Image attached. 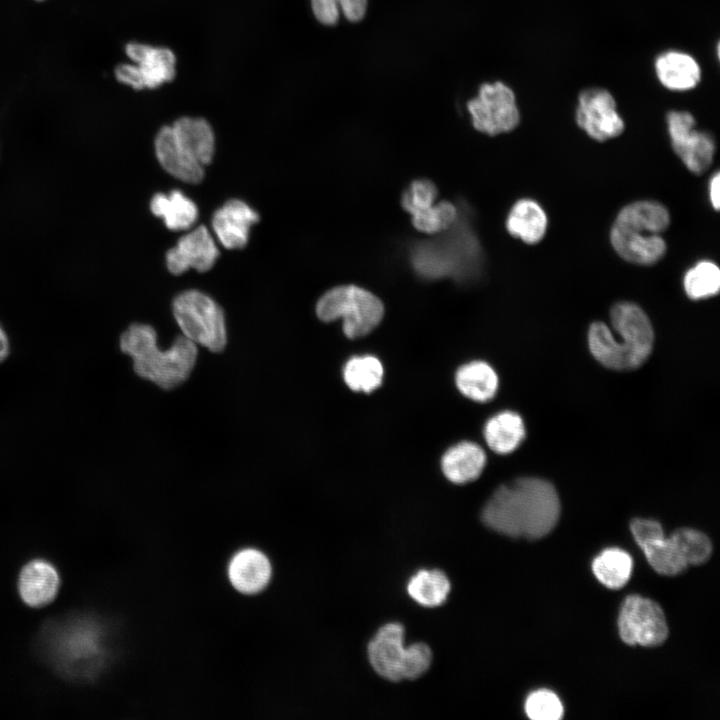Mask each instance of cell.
<instances>
[{
	"label": "cell",
	"mask_w": 720,
	"mask_h": 720,
	"mask_svg": "<svg viewBox=\"0 0 720 720\" xmlns=\"http://www.w3.org/2000/svg\"><path fill=\"white\" fill-rule=\"evenodd\" d=\"M560 501L547 480L523 477L497 488L482 510L490 529L514 538L538 539L556 525Z\"/></svg>",
	"instance_id": "6da1fadb"
},
{
	"label": "cell",
	"mask_w": 720,
	"mask_h": 720,
	"mask_svg": "<svg viewBox=\"0 0 720 720\" xmlns=\"http://www.w3.org/2000/svg\"><path fill=\"white\" fill-rule=\"evenodd\" d=\"M615 337L602 322H594L588 332V344L594 358L614 370L641 366L652 351L654 333L649 318L634 303L620 302L610 312Z\"/></svg>",
	"instance_id": "7a4b0ae2"
},
{
	"label": "cell",
	"mask_w": 720,
	"mask_h": 720,
	"mask_svg": "<svg viewBox=\"0 0 720 720\" xmlns=\"http://www.w3.org/2000/svg\"><path fill=\"white\" fill-rule=\"evenodd\" d=\"M119 346L133 360L135 373L162 389H173L190 376L196 360L197 347L184 335L177 336L171 347L157 346L155 329L148 324H131L120 336Z\"/></svg>",
	"instance_id": "3957f363"
},
{
	"label": "cell",
	"mask_w": 720,
	"mask_h": 720,
	"mask_svg": "<svg viewBox=\"0 0 720 720\" xmlns=\"http://www.w3.org/2000/svg\"><path fill=\"white\" fill-rule=\"evenodd\" d=\"M41 640L49 659L70 676L90 678L107 658L103 631L88 617L72 616L51 622Z\"/></svg>",
	"instance_id": "277c9868"
},
{
	"label": "cell",
	"mask_w": 720,
	"mask_h": 720,
	"mask_svg": "<svg viewBox=\"0 0 720 720\" xmlns=\"http://www.w3.org/2000/svg\"><path fill=\"white\" fill-rule=\"evenodd\" d=\"M316 314L324 322L341 318L343 331L354 339L367 335L384 315L381 300L361 287L341 285L328 290L316 304Z\"/></svg>",
	"instance_id": "5b68a950"
},
{
	"label": "cell",
	"mask_w": 720,
	"mask_h": 720,
	"mask_svg": "<svg viewBox=\"0 0 720 720\" xmlns=\"http://www.w3.org/2000/svg\"><path fill=\"white\" fill-rule=\"evenodd\" d=\"M172 311L186 338L212 352L225 348L224 312L210 296L198 290L183 291L174 298Z\"/></svg>",
	"instance_id": "8992f818"
},
{
	"label": "cell",
	"mask_w": 720,
	"mask_h": 720,
	"mask_svg": "<svg viewBox=\"0 0 720 720\" xmlns=\"http://www.w3.org/2000/svg\"><path fill=\"white\" fill-rule=\"evenodd\" d=\"M467 107L474 128L491 136L512 131L520 121L515 95L502 82L484 83Z\"/></svg>",
	"instance_id": "52a82bcc"
},
{
	"label": "cell",
	"mask_w": 720,
	"mask_h": 720,
	"mask_svg": "<svg viewBox=\"0 0 720 720\" xmlns=\"http://www.w3.org/2000/svg\"><path fill=\"white\" fill-rule=\"evenodd\" d=\"M621 639L629 644L657 646L668 636V627L661 607L639 595L625 598L618 617Z\"/></svg>",
	"instance_id": "ba28073f"
},
{
	"label": "cell",
	"mask_w": 720,
	"mask_h": 720,
	"mask_svg": "<svg viewBox=\"0 0 720 720\" xmlns=\"http://www.w3.org/2000/svg\"><path fill=\"white\" fill-rule=\"evenodd\" d=\"M672 148L685 166L695 174L706 171L713 161L715 142L697 131L694 117L686 111H670L666 117Z\"/></svg>",
	"instance_id": "9c48e42d"
},
{
	"label": "cell",
	"mask_w": 720,
	"mask_h": 720,
	"mask_svg": "<svg viewBox=\"0 0 720 720\" xmlns=\"http://www.w3.org/2000/svg\"><path fill=\"white\" fill-rule=\"evenodd\" d=\"M576 122L597 141L615 138L624 130L613 96L602 88L585 89L579 94Z\"/></svg>",
	"instance_id": "30bf717a"
},
{
	"label": "cell",
	"mask_w": 720,
	"mask_h": 720,
	"mask_svg": "<svg viewBox=\"0 0 720 720\" xmlns=\"http://www.w3.org/2000/svg\"><path fill=\"white\" fill-rule=\"evenodd\" d=\"M407 656L404 627L399 623L382 626L368 644L371 666L381 677L393 682L405 679Z\"/></svg>",
	"instance_id": "8fae6325"
},
{
	"label": "cell",
	"mask_w": 720,
	"mask_h": 720,
	"mask_svg": "<svg viewBox=\"0 0 720 720\" xmlns=\"http://www.w3.org/2000/svg\"><path fill=\"white\" fill-rule=\"evenodd\" d=\"M219 256L215 241L205 226H199L182 236L166 253L168 270L179 275L193 268L205 272L212 268Z\"/></svg>",
	"instance_id": "7c38bea8"
},
{
	"label": "cell",
	"mask_w": 720,
	"mask_h": 720,
	"mask_svg": "<svg viewBox=\"0 0 720 720\" xmlns=\"http://www.w3.org/2000/svg\"><path fill=\"white\" fill-rule=\"evenodd\" d=\"M258 220V213L247 203L230 199L213 214L212 228L225 248L242 249L248 242L251 226Z\"/></svg>",
	"instance_id": "4fadbf2b"
},
{
	"label": "cell",
	"mask_w": 720,
	"mask_h": 720,
	"mask_svg": "<svg viewBox=\"0 0 720 720\" xmlns=\"http://www.w3.org/2000/svg\"><path fill=\"white\" fill-rule=\"evenodd\" d=\"M59 587L58 571L47 560H31L20 571L18 592L29 607L41 608L50 604L56 598Z\"/></svg>",
	"instance_id": "5bb4252c"
},
{
	"label": "cell",
	"mask_w": 720,
	"mask_h": 720,
	"mask_svg": "<svg viewBox=\"0 0 720 720\" xmlns=\"http://www.w3.org/2000/svg\"><path fill=\"white\" fill-rule=\"evenodd\" d=\"M125 51L136 66L144 88H156L174 78L176 58L170 49L131 42Z\"/></svg>",
	"instance_id": "9a60e30c"
},
{
	"label": "cell",
	"mask_w": 720,
	"mask_h": 720,
	"mask_svg": "<svg viewBox=\"0 0 720 720\" xmlns=\"http://www.w3.org/2000/svg\"><path fill=\"white\" fill-rule=\"evenodd\" d=\"M272 566L260 550L246 548L238 551L228 565V578L232 586L244 594L262 591L269 583Z\"/></svg>",
	"instance_id": "2e32d148"
},
{
	"label": "cell",
	"mask_w": 720,
	"mask_h": 720,
	"mask_svg": "<svg viewBox=\"0 0 720 720\" xmlns=\"http://www.w3.org/2000/svg\"><path fill=\"white\" fill-rule=\"evenodd\" d=\"M610 240L614 250L625 260L650 265L660 260L666 243L659 234L647 233L614 224Z\"/></svg>",
	"instance_id": "e0dca14e"
},
{
	"label": "cell",
	"mask_w": 720,
	"mask_h": 720,
	"mask_svg": "<svg viewBox=\"0 0 720 720\" xmlns=\"http://www.w3.org/2000/svg\"><path fill=\"white\" fill-rule=\"evenodd\" d=\"M155 152L161 166L175 178L188 183L202 180L203 165L180 146L171 126L159 130L155 138Z\"/></svg>",
	"instance_id": "ac0fdd59"
},
{
	"label": "cell",
	"mask_w": 720,
	"mask_h": 720,
	"mask_svg": "<svg viewBox=\"0 0 720 720\" xmlns=\"http://www.w3.org/2000/svg\"><path fill=\"white\" fill-rule=\"evenodd\" d=\"M486 463L483 449L477 444L463 441L450 447L442 456L441 467L448 480L464 484L477 479Z\"/></svg>",
	"instance_id": "d6986e66"
},
{
	"label": "cell",
	"mask_w": 720,
	"mask_h": 720,
	"mask_svg": "<svg viewBox=\"0 0 720 720\" xmlns=\"http://www.w3.org/2000/svg\"><path fill=\"white\" fill-rule=\"evenodd\" d=\"M655 70L661 84L673 91L692 89L701 78L697 61L679 51H668L659 55L655 61Z\"/></svg>",
	"instance_id": "ffe728a7"
},
{
	"label": "cell",
	"mask_w": 720,
	"mask_h": 720,
	"mask_svg": "<svg viewBox=\"0 0 720 720\" xmlns=\"http://www.w3.org/2000/svg\"><path fill=\"white\" fill-rule=\"evenodd\" d=\"M177 142L203 166L210 163L215 150L212 127L202 118L182 117L171 126Z\"/></svg>",
	"instance_id": "44dd1931"
},
{
	"label": "cell",
	"mask_w": 720,
	"mask_h": 720,
	"mask_svg": "<svg viewBox=\"0 0 720 720\" xmlns=\"http://www.w3.org/2000/svg\"><path fill=\"white\" fill-rule=\"evenodd\" d=\"M150 209L173 231L189 229L198 218L196 204L180 190H172L168 194L156 193L150 201Z\"/></svg>",
	"instance_id": "7402d4cb"
},
{
	"label": "cell",
	"mask_w": 720,
	"mask_h": 720,
	"mask_svg": "<svg viewBox=\"0 0 720 720\" xmlns=\"http://www.w3.org/2000/svg\"><path fill=\"white\" fill-rule=\"evenodd\" d=\"M506 227L514 237L527 244H535L545 235L547 217L537 202L531 199H522L512 207Z\"/></svg>",
	"instance_id": "603a6c76"
},
{
	"label": "cell",
	"mask_w": 720,
	"mask_h": 720,
	"mask_svg": "<svg viewBox=\"0 0 720 720\" xmlns=\"http://www.w3.org/2000/svg\"><path fill=\"white\" fill-rule=\"evenodd\" d=\"M456 385L467 398L486 402L491 400L498 388V376L484 361H472L462 365L456 372Z\"/></svg>",
	"instance_id": "cb8c5ba5"
},
{
	"label": "cell",
	"mask_w": 720,
	"mask_h": 720,
	"mask_svg": "<svg viewBox=\"0 0 720 720\" xmlns=\"http://www.w3.org/2000/svg\"><path fill=\"white\" fill-rule=\"evenodd\" d=\"M484 437L494 452L498 454L511 453L525 437L523 420L520 415L512 411L498 413L487 421Z\"/></svg>",
	"instance_id": "d4e9b609"
},
{
	"label": "cell",
	"mask_w": 720,
	"mask_h": 720,
	"mask_svg": "<svg viewBox=\"0 0 720 720\" xmlns=\"http://www.w3.org/2000/svg\"><path fill=\"white\" fill-rule=\"evenodd\" d=\"M669 213L660 203L638 201L625 206L618 214L616 225L659 234L669 225Z\"/></svg>",
	"instance_id": "484cf974"
},
{
	"label": "cell",
	"mask_w": 720,
	"mask_h": 720,
	"mask_svg": "<svg viewBox=\"0 0 720 720\" xmlns=\"http://www.w3.org/2000/svg\"><path fill=\"white\" fill-rule=\"evenodd\" d=\"M649 564L663 575L673 576L687 568L681 552L673 539L664 534L653 537L639 545Z\"/></svg>",
	"instance_id": "4316f807"
},
{
	"label": "cell",
	"mask_w": 720,
	"mask_h": 720,
	"mask_svg": "<svg viewBox=\"0 0 720 720\" xmlns=\"http://www.w3.org/2000/svg\"><path fill=\"white\" fill-rule=\"evenodd\" d=\"M407 590L417 603L436 607L447 599L450 582L441 570H420L409 580Z\"/></svg>",
	"instance_id": "83f0119b"
},
{
	"label": "cell",
	"mask_w": 720,
	"mask_h": 720,
	"mask_svg": "<svg viewBox=\"0 0 720 720\" xmlns=\"http://www.w3.org/2000/svg\"><path fill=\"white\" fill-rule=\"evenodd\" d=\"M592 570L603 585L618 589L623 587L631 576L632 558L621 549L609 548L594 559Z\"/></svg>",
	"instance_id": "f1b7e54d"
},
{
	"label": "cell",
	"mask_w": 720,
	"mask_h": 720,
	"mask_svg": "<svg viewBox=\"0 0 720 720\" xmlns=\"http://www.w3.org/2000/svg\"><path fill=\"white\" fill-rule=\"evenodd\" d=\"M382 363L374 356H354L343 369V378L347 386L357 392L370 393L377 389L383 380Z\"/></svg>",
	"instance_id": "f546056e"
},
{
	"label": "cell",
	"mask_w": 720,
	"mask_h": 720,
	"mask_svg": "<svg viewBox=\"0 0 720 720\" xmlns=\"http://www.w3.org/2000/svg\"><path fill=\"white\" fill-rule=\"evenodd\" d=\"M720 288V270L711 261H701L689 269L684 277L686 294L694 300L716 295Z\"/></svg>",
	"instance_id": "4dcf8cb0"
},
{
	"label": "cell",
	"mask_w": 720,
	"mask_h": 720,
	"mask_svg": "<svg viewBox=\"0 0 720 720\" xmlns=\"http://www.w3.org/2000/svg\"><path fill=\"white\" fill-rule=\"evenodd\" d=\"M316 19L325 25L338 22L340 10L351 22L360 21L366 12L367 0H311Z\"/></svg>",
	"instance_id": "1f68e13d"
},
{
	"label": "cell",
	"mask_w": 720,
	"mask_h": 720,
	"mask_svg": "<svg viewBox=\"0 0 720 720\" xmlns=\"http://www.w3.org/2000/svg\"><path fill=\"white\" fill-rule=\"evenodd\" d=\"M670 537L675 542L687 565H697L708 560L712 552L709 538L694 529L680 528Z\"/></svg>",
	"instance_id": "d6a6232c"
},
{
	"label": "cell",
	"mask_w": 720,
	"mask_h": 720,
	"mask_svg": "<svg viewBox=\"0 0 720 720\" xmlns=\"http://www.w3.org/2000/svg\"><path fill=\"white\" fill-rule=\"evenodd\" d=\"M411 215L416 229L425 233H436L448 228L455 221L457 211L450 202L441 201Z\"/></svg>",
	"instance_id": "836d02e7"
},
{
	"label": "cell",
	"mask_w": 720,
	"mask_h": 720,
	"mask_svg": "<svg viewBox=\"0 0 720 720\" xmlns=\"http://www.w3.org/2000/svg\"><path fill=\"white\" fill-rule=\"evenodd\" d=\"M525 712L533 720H558L563 715V706L556 694L541 689L527 697Z\"/></svg>",
	"instance_id": "e575fe53"
},
{
	"label": "cell",
	"mask_w": 720,
	"mask_h": 720,
	"mask_svg": "<svg viewBox=\"0 0 720 720\" xmlns=\"http://www.w3.org/2000/svg\"><path fill=\"white\" fill-rule=\"evenodd\" d=\"M437 188L429 180L421 179L411 183L402 196V206L410 214L432 206L437 197Z\"/></svg>",
	"instance_id": "d590c367"
},
{
	"label": "cell",
	"mask_w": 720,
	"mask_h": 720,
	"mask_svg": "<svg viewBox=\"0 0 720 720\" xmlns=\"http://www.w3.org/2000/svg\"><path fill=\"white\" fill-rule=\"evenodd\" d=\"M407 649L405 679L413 680L423 675L430 667L432 651L427 644L422 642L411 644Z\"/></svg>",
	"instance_id": "8d00e7d4"
},
{
	"label": "cell",
	"mask_w": 720,
	"mask_h": 720,
	"mask_svg": "<svg viewBox=\"0 0 720 720\" xmlns=\"http://www.w3.org/2000/svg\"><path fill=\"white\" fill-rule=\"evenodd\" d=\"M631 532L638 545L655 536L664 534L661 525L650 519H634L630 525Z\"/></svg>",
	"instance_id": "74e56055"
},
{
	"label": "cell",
	"mask_w": 720,
	"mask_h": 720,
	"mask_svg": "<svg viewBox=\"0 0 720 720\" xmlns=\"http://www.w3.org/2000/svg\"><path fill=\"white\" fill-rule=\"evenodd\" d=\"M117 80L134 89H143V83L136 66L133 63H123L116 67Z\"/></svg>",
	"instance_id": "f35d334b"
},
{
	"label": "cell",
	"mask_w": 720,
	"mask_h": 720,
	"mask_svg": "<svg viewBox=\"0 0 720 720\" xmlns=\"http://www.w3.org/2000/svg\"><path fill=\"white\" fill-rule=\"evenodd\" d=\"M709 197L715 210L720 206V175L715 173L709 183Z\"/></svg>",
	"instance_id": "ab89813d"
},
{
	"label": "cell",
	"mask_w": 720,
	"mask_h": 720,
	"mask_svg": "<svg viewBox=\"0 0 720 720\" xmlns=\"http://www.w3.org/2000/svg\"><path fill=\"white\" fill-rule=\"evenodd\" d=\"M10 353V341L8 335L0 323V363L5 361Z\"/></svg>",
	"instance_id": "60d3db41"
},
{
	"label": "cell",
	"mask_w": 720,
	"mask_h": 720,
	"mask_svg": "<svg viewBox=\"0 0 720 720\" xmlns=\"http://www.w3.org/2000/svg\"><path fill=\"white\" fill-rule=\"evenodd\" d=\"M36 1H45V0H36Z\"/></svg>",
	"instance_id": "b9f144b4"
}]
</instances>
